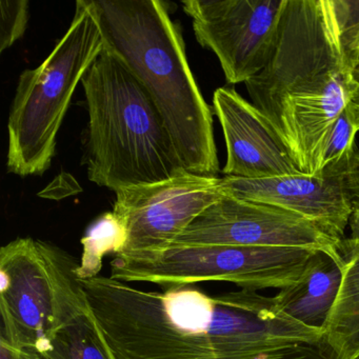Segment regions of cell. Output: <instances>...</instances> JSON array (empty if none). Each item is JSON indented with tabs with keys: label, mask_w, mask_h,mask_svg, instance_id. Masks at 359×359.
Instances as JSON below:
<instances>
[{
	"label": "cell",
	"mask_w": 359,
	"mask_h": 359,
	"mask_svg": "<svg viewBox=\"0 0 359 359\" xmlns=\"http://www.w3.org/2000/svg\"><path fill=\"white\" fill-rule=\"evenodd\" d=\"M287 0H184L201 47L217 56L229 85L247 83L268 64Z\"/></svg>",
	"instance_id": "52a82bcc"
},
{
	"label": "cell",
	"mask_w": 359,
	"mask_h": 359,
	"mask_svg": "<svg viewBox=\"0 0 359 359\" xmlns=\"http://www.w3.org/2000/svg\"><path fill=\"white\" fill-rule=\"evenodd\" d=\"M346 182L353 198L359 201V152H354L346 171Z\"/></svg>",
	"instance_id": "44dd1931"
},
{
	"label": "cell",
	"mask_w": 359,
	"mask_h": 359,
	"mask_svg": "<svg viewBox=\"0 0 359 359\" xmlns=\"http://www.w3.org/2000/svg\"><path fill=\"white\" fill-rule=\"evenodd\" d=\"M344 26V43L352 68L353 79L359 86V0H338Z\"/></svg>",
	"instance_id": "d6986e66"
},
{
	"label": "cell",
	"mask_w": 359,
	"mask_h": 359,
	"mask_svg": "<svg viewBox=\"0 0 359 359\" xmlns=\"http://www.w3.org/2000/svg\"><path fill=\"white\" fill-rule=\"evenodd\" d=\"M0 359H20V351L10 346L4 339H0Z\"/></svg>",
	"instance_id": "cb8c5ba5"
},
{
	"label": "cell",
	"mask_w": 359,
	"mask_h": 359,
	"mask_svg": "<svg viewBox=\"0 0 359 359\" xmlns=\"http://www.w3.org/2000/svg\"><path fill=\"white\" fill-rule=\"evenodd\" d=\"M81 280L115 359H270L297 339L274 297L252 290L213 297L193 285L161 292L102 275Z\"/></svg>",
	"instance_id": "6da1fadb"
},
{
	"label": "cell",
	"mask_w": 359,
	"mask_h": 359,
	"mask_svg": "<svg viewBox=\"0 0 359 359\" xmlns=\"http://www.w3.org/2000/svg\"><path fill=\"white\" fill-rule=\"evenodd\" d=\"M220 180L182 171L163 182L115 192L113 213L126 231L125 247L119 254L171 247L195 218L224 198Z\"/></svg>",
	"instance_id": "9c48e42d"
},
{
	"label": "cell",
	"mask_w": 359,
	"mask_h": 359,
	"mask_svg": "<svg viewBox=\"0 0 359 359\" xmlns=\"http://www.w3.org/2000/svg\"><path fill=\"white\" fill-rule=\"evenodd\" d=\"M342 268L329 254L315 251L300 278L274 296L277 306L294 320L323 331L339 293Z\"/></svg>",
	"instance_id": "5bb4252c"
},
{
	"label": "cell",
	"mask_w": 359,
	"mask_h": 359,
	"mask_svg": "<svg viewBox=\"0 0 359 359\" xmlns=\"http://www.w3.org/2000/svg\"><path fill=\"white\" fill-rule=\"evenodd\" d=\"M358 132L359 129L353 123L346 108L339 115L330 133L325 147L323 170L329 165H335L350 161L354 154L353 146L355 136Z\"/></svg>",
	"instance_id": "e0dca14e"
},
{
	"label": "cell",
	"mask_w": 359,
	"mask_h": 359,
	"mask_svg": "<svg viewBox=\"0 0 359 359\" xmlns=\"http://www.w3.org/2000/svg\"><path fill=\"white\" fill-rule=\"evenodd\" d=\"M213 111L226 140L224 175L264 180L300 173L268 119L234 88L214 92Z\"/></svg>",
	"instance_id": "7c38bea8"
},
{
	"label": "cell",
	"mask_w": 359,
	"mask_h": 359,
	"mask_svg": "<svg viewBox=\"0 0 359 359\" xmlns=\"http://www.w3.org/2000/svg\"><path fill=\"white\" fill-rule=\"evenodd\" d=\"M342 280L323 336L341 359H359V241H342Z\"/></svg>",
	"instance_id": "9a60e30c"
},
{
	"label": "cell",
	"mask_w": 359,
	"mask_h": 359,
	"mask_svg": "<svg viewBox=\"0 0 359 359\" xmlns=\"http://www.w3.org/2000/svg\"><path fill=\"white\" fill-rule=\"evenodd\" d=\"M20 359H41L36 354L28 352H20Z\"/></svg>",
	"instance_id": "d4e9b609"
},
{
	"label": "cell",
	"mask_w": 359,
	"mask_h": 359,
	"mask_svg": "<svg viewBox=\"0 0 359 359\" xmlns=\"http://www.w3.org/2000/svg\"><path fill=\"white\" fill-rule=\"evenodd\" d=\"M314 250L296 248L198 245L121 253L111 262V278L151 283L163 289L207 281L245 290L283 289L298 280Z\"/></svg>",
	"instance_id": "8992f818"
},
{
	"label": "cell",
	"mask_w": 359,
	"mask_h": 359,
	"mask_svg": "<svg viewBox=\"0 0 359 359\" xmlns=\"http://www.w3.org/2000/svg\"><path fill=\"white\" fill-rule=\"evenodd\" d=\"M0 339L41 354L54 330V292L36 239L20 237L0 250Z\"/></svg>",
	"instance_id": "30bf717a"
},
{
	"label": "cell",
	"mask_w": 359,
	"mask_h": 359,
	"mask_svg": "<svg viewBox=\"0 0 359 359\" xmlns=\"http://www.w3.org/2000/svg\"><path fill=\"white\" fill-rule=\"evenodd\" d=\"M81 243L83 255L77 269L79 278L100 276L104 256L109 253L117 255L123 251L126 243L125 228L113 212L104 214L90 226Z\"/></svg>",
	"instance_id": "2e32d148"
},
{
	"label": "cell",
	"mask_w": 359,
	"mask_h": 359,
	"mask_svg": "<svg viewBox=\"0 0 359 359\" xmlns=\"http://www.w3.org/2000/svg\"><path fill=\"white\" fill-rule=\"evenodd\" d=\"M348 224H350L351 231H352L348 238L353 241H359V203H355V201L354 209H353V213L351 215Z\"/></svg>",
	"instance_id": "7402d4cb"
},
{
	"label": "cell",
	"mask_w": 359,
	"mask_h": 359,
	"mask_svg": "<svg viewBox=\"0 0 359 359\" xmlns=\"http://www.w3.org/2000/svg\"><path fill=\"white\" fill-rule=\"evenodd\" d=\"M348 161L329 165L319 176L299 173L264 180L226 176L220 189L226 196L292 212L344 241L355 201L346 182Z\"/></svg>",
	"instance_id": "8fae6325"
},
{
	"label": "cell",
	"mask_w": 359,
	"mask_h": 359,
	"mask_svg": "<svg viewBox=\"0 0 359 359\" xmlns=\"http://www.w3.org/2000/svg\"><path fill=\"white\" fill-rule=\"evenodd\" d=\"M54 292V330L41 359H115L77 274L79 260L49 241H37Z\"/></svg>",
	"instance_id": "4fadbf2b"
},
{
	"label": "cell",
	"mask_w": 359,
	"mask_h": 359,
	"mask_svg": "<svg viewBox=\"0 0 359 359\" xmlns=\"http://www.w3.org/2000/svg\"><path fill=\"white\" fill-rule=\"evenodd\" d=\"M89 121L83 163L90 182L117 192L186 171L144 86L106 47L81 81Z\"/></svg>",
	"instance_id": "277c9868"
},
{
	"label": "cell",
	"mask_w": 359,
	"mask_h": 359,
	"mask_svg": "<svg viewBox=\"0 0 359 359\" xmlns=\"http://www.w3.org/2000/svg\"><path fill=\"white\" fill-rule=\"evenodd\" d=\"M300 173H323L334 123L358 85L338 0H287L264 69L245 83Z\"/></svg>",
	"instance_id": "7a4b0ae2"
},
{
	"label": "cell",
	"mask_w": 359,
	"mask_h": 359,
	"mask_svg": "<svg viewBox=\"0 0 359 359\" xmlns=\"http://www.w3.org/2000/svg\"><path fill=\"white\" fill-rule=\"evenodd\" d=\"M104 49L90 0H79L68 30L50 55L18 79L8 121L9 173L27 177L49 169L77 86Z\"/></svg>",
	"instance_id": "5b68a950"
},
{
	"label": "cell",
	"mask_w": 359,
	"mask_h": 359,
	"mask_svg": "<svg viewBox=\"0 0 359 359\" xmlns=\"http://www.w3.org/2000/svg\"><path fill=\"white\" fill-rule=\"evenodd\" d=\"M237 245L325 252L344 266L342 241L292 212L226 196L208 208L171 247Z\"/></svg>",
	"instance_id": "ba28073f"
},
{
	"label": "cell",
	"mask_w": 359,
	"mask_h": 359,
	"mask_svg": "<svg viewBox=\"0 0 359 359\" xmlns=\"http://www.w3.org/2000/svg\"><path fill=\"white\" fill-rule=\"evenodd\" d=\"M29 13L28 0L0 1V53L24 36L28 27Z\"/></svg>",
	"instance_id": "ac0fdd59"
},
{
	"label": "cell",
	"mask_w": 359,
	"mask_h": 359,
	"mask_svg": "<svg viewBox=\"0 0 359 359\" xmlns=\"http://www.w3.org/2000/svg\"><path fill=\"white\" fill-rule=\"evenodd\" d=\"M104 47L144 86L186 171L219 172L213 109L191 71L182 30L158 0H90Z\"/></svg>",
	"instance_id": "3957f363"
},
{
	"label": "cell",
	"mask_w": 359,
	"mask_h": 359,
	"mask_svg": "<svg viewBox=\"0 0 359 359\" xmlns=\"http://www.w3.org/2000/svg\"><path fill=\"white\" fill-rule=\"evenodd\" d=\"M271 359H341L325 336L299 342L275 353Z\"/></svg>",
	"instance_id": "ffe728a7"
},
{
	"label": "cell",
	"mask_w": 359,
	"mask_h": 359,
	"mask_svg": "<svg viewBox=\"0 0 359 359\" xmlns=\"http://www.w3.org/2000/svg\"><path fill=\"white\" fill-rule=\"evenodd\" d=\"M348 111L353 123L359 129V87L357 88L350 104H348Z\"/></svg>",
	"instance_id": "603a6c76"
}]
</instances>
